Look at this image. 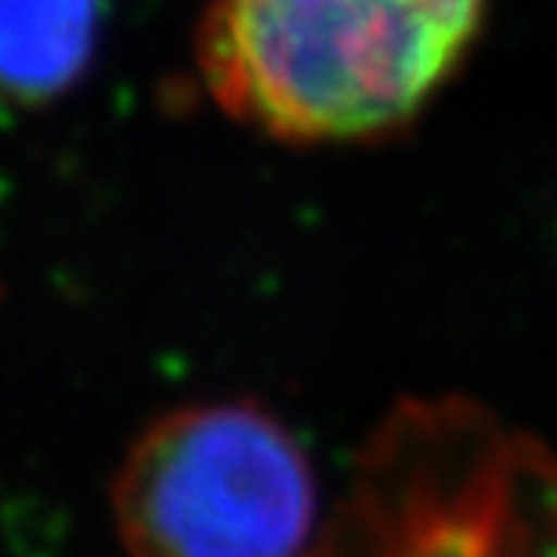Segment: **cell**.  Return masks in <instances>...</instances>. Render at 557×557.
<instances>
[{
	"label": "cell",
	"mask_w": 557,
	"mask_h": 557,
	"mask_svg": "<svg viewBox=\"0 0 557 557\" xmlns=\"http://www.w3.org/2000/svg\"><path fill=\"white\" fill-rule=\"evenodd\" d=\"M488 0H210L196 40L210 98L289 145L413 124L463 62Z\"/></svg>",
	"instance_id": "obj_1"
},
{
	"label": "cell",
	"mask_w": 557,
	"mask_h": 557,
	"mask_svg": "<svg viewBox=\"0 0 557 557\" xmlns=\"http://www.w3.org/2000/svg\"><path fill=\"white\" fill-rule=\"evenodd\" d=\"M305 557H557V463L460 398H406Z\"/></svg>",
	"instance_id": "obj_2"
},
{
	"label": "cell",
	"mask_w": 557,
	"mask_h": 557,
	"mask_svg": "<svg viewBox=\"0 0 557 557\" xmlns=\"http://www.w3.org/2000/svg\"><path fill=\"white\" fill-rule=\"evenodd\" d=\"M127 557H305L319 485L305 445L258 403H196L149 423L113 482Z\"/></svg>",
	"instance_id": "obj_3"
},
{
	"label": "cell",
	"mask_w": 557,
	"mask_h": 557,
	"mask_svg": "<svg viewBox=\"0 0 557 557\" xmlns=\"http://www.w3.org/2000/svg\"><path fill=\"white\" fill-rule=\"evenodd\" d=\"M102 0H0V98L48 102L91 65Z\"/></svg>",
	"instance_id": "obj_4"
}]
</instances>
